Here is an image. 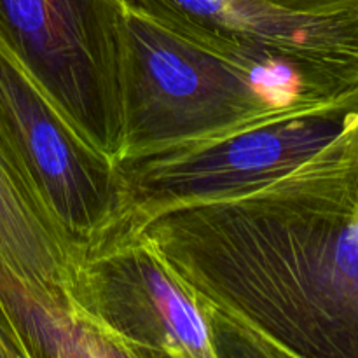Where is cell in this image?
Wrapping results in <instances>:
<instances>
[{"label": "cell", "instance_id": "1", "mask_svg": "<svg viewBox=\"0 0 358 358\" xmlns=\"http://www.w3.org/2000/svg\"><path fill=\"white\" fill-rule=\"evenodd\" d=\"M122 229L198 297L217 358H358V110L282 175Z\"/></svg>", "mask_w": 358, "mask_h": 358}, {"label": "cell", "instance_id": "2", "mask_svg": "<svg viewBox=\"0 0 358 358\" xmlns=\"http://www.w3.org/2000/svg\"><path fill=\"white\" fill-rule=\"evenodd\" d=\"M358 91L283 59L234 58L128 10L126 128L121 159L198 145L301 114L346 115Z\"/></svg>", "mask_w": 358, "mask_h": 358}, {"label": "cell", "instance_id": "3", "mask_svg": "<svg viewBox=\"0 0 358 358\" xmlns=\"http://www.w3.org/2000/svg\"><path fill=\"white\" fill-rule=\"evenodd\" d=\"M0 45L70 128L117 163L128 77L122 0H0Z\"/></svg>", "mask_w": 358, "mask_h": 358}, {"label": "cell", "instance_id": "4", "mask_svg": "<svg viewBox=\"0 0 358 358\" xmlns=\"http://www.w3.org/2000/svg\"><path fill=\"white\" fill-rule=\"evenodd\" d=\"M72 301L77 313L126 358H217L203 304L131 231L108 227L87 245Z\"/></svg>", "mask_w": 358, "mask_h": 358}, {"label": "cell", "instance_id": "5", "mask_svg": "<svg viewBox=\"0 0 358 358\" xmlns=\"http://www.w3.org/2000/svg\"><path fill=\"white\" fill-rule=\"evenodd\" d=\"M0 152L83 255L121 213L112 161L87 145L0 45Z\"/></svg>", "mask_w": 358, "mask_h": 358}, {"label": "cell", "instance_id": "6", "mask_svg": "<svg viewBox=\"0 0 358 358\" xmlns=\"http://www.w3.org/2000/svg\"><path fill=\"white\" fill-rule=\"evenodd\" d=\"M346 115H292L213 142L117 161L121 213L114 224L149 219L282 175L334 138Z\"/></svg>", "mask_w": 358, "mask_h": 358}, {"label": "cell", "instance_id": "7", "mask_svg": "<svg viewBox=\"0 0 358 358\" xmlns=\"http://www.w3.org/2000/svg\"><path fill=\"white\" fill-rule=\"evenodd\" d=\"M126 9L189 42L234 58L283 59L358 91V7L304 14L264 0H122Z\"/></svg>", "mask_w": 358, "mask_h": 358}, {"label": "cell", "instance_id": "8", "mask_svg": "<svg viewBox=\"0 0 358 358\" xmlns=\"http://www.w3.org/2000/svg\"><path fill=\"white\" fill-rule=\"evenodd\" d=\"M79 259L55 217L0 152V276L14 275L76 310L72 292Z\"/></svg>", "mask_w": 358, "mask_h": 358}, {"label": "cell", "instance_id": "9", "mask_svg": "<svg viewBox=\"0 0 358 358\" xmlns=\"http://www.w3.org/2000/svg\"><path fill=\"white\" fill-rule=\"evenodd\" d=\"M0 358H28L27 348L0 303Z\"/></svg>", "mask_w": 358, "mask_h": 358}]
</instances>
